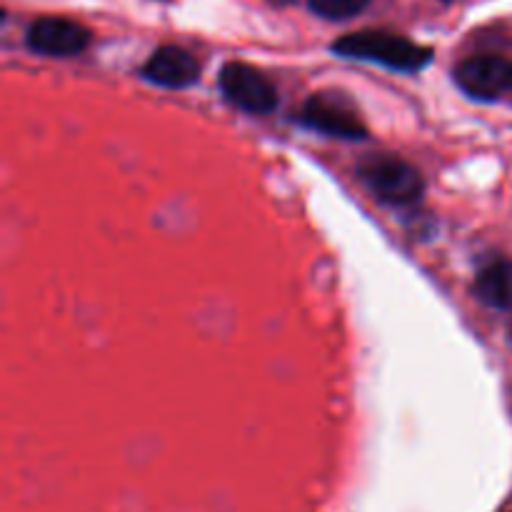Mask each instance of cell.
<instances>
[{
  "label": "cell",
  "mask_w": 512,
  "mask_h": 512,
  "mask_svg": "<svg viewBox=\"0 0 512 512\" xmlns=\"http://www.w3.org/2000/svg\"><path fill=\"white\" fill-rule=\"evenodd\" d=\"M143 78L160 88H188L200 78V63L193 53L178 45H163L143 65Z\"/></svg>",
  "instance_id": "obj_7"
},
{
  "label": "cell",
  "mask_w": 512,
  "mask_h": 512,
  "mask_svg": "<svg viewBox=\"0 0 512 512\" xmlns=\"http://www.w3.org/2000/svg\"><path fill=\"white\" fill-rule=\"evenodd\" d=\"M510 340H512V325H510Z\"/></svg>",
  "instance_id": "obj_10"
},
{
  "label": "cell",
  "mask_w": 512,
  "mask_h": 512,
  "mask_svg": "<svg viewBox=\"0 0 512 512\" xmlns=\"http://www.w3.org/2000/svg\"><path fill=\"white\" fill-rule=\"evenodd\" d=\"M300 120L310 125L313 130H320L325 135L345 140H363L368 135L363 118L358 110L345 100L343 95L335 93H315L305 100Z\"/></svg>",
  "instance_id": "obj_4"
},
{
  "label": "cell",
  "mask_w": 512,
  "mask_h": 512,
  "mask_svg": "<svg viewBox=\"0 0 512 512\" xmlns=\"http://www.w3.org/2000/svg\"><path fill=\"white\" fill-rule=\"evenodd\" d=\"M333 50L338 55L355 60H373L393 70H420L430 63L433 53L425 45L413 43L405 35L385 33V30H363L335 40Z\"/></svg>",
  "instance_id": "obj_1"
},
{
  "label": "cell",
  "mask_w": 512,
  "mask_h": 512,
  "mask_svg": "<svg viewBox=\"0 0 512 512\" xmlns=\"http://www.w3.org/2000/svg\"><path fill=\"white\" fill-rule=\"evenodd\" d=\"M220 90L235 108L253 115L278 108V88L263 70L248 63H225L220 70Z\"/></svg>",
  "instance_id": "obj_3"
},
{
  "label": "cell",
  "mask_w": 512,
  "mask_h": 512,
  "mask_svg": "<svg viewBox=\"0 0 512 512\" xmlns=\"http://www.w3.org/2000/svg\"><path fill=\"white\" fill-rule=\"evenodd\" d=\"M90 30L68 18H40L28 28V48L50 58L80 55L90 45Z\"/></svg>",
  "instance_id": "obj_6"
},
{
  "label": "cell",
  "mask_w": 512,
  "mask_h": 512,
  "mask_svg": "<svg viewBox=\"0 0 512 512\" xmlns=\"http://www.w3.org/2000/svg\"><path fill=\"white\" fill-rule=\"evenodd\" d=\"M475 293L495 310H512V260H493L475 278Z\"/></svg>",
  "instance_id": "obj_8"
},
{
  "label": "cell",
  "mask_w": 512,
  "mask_h": 512,
  "mask_svg": "<svg viewBox=\"0 0 512 512\" xmlns=\"http://www.w3.org/2000/svg\"><path fill=\"white\" fill-rule=\"evenodd\" d=\"M360 178L375 198L390 205H410L423 195L425 180L415 165L393 155H378L360 165Z\"/></svg>",
  "instance_id": "obj_2"
},
{
  "label": "cell",
  "mask_w": 512,
  "mask_h": 512,
  "mask_svg": "<svg viewBox=\"0 0 512 512\" xmlns=\"http://www.w3.org/2000/svg\"><path fill=\"white\" fill-rule=\"evenodd\" d=\"M455 80L475 100H495L512 88V63L500 55H473L455 68Z\"/></svg>",
  "instance_id": "obj_5"
},
{
  "label": "cell",
  "mask_w": 512,
  "mask_h": 512,
  "mask_svg": "<svg viewBox=\"0 0 512 512\" xmlns=\"http://www.w3.org/2000/svg\"><path fill=\"white\" fill-rule=\"evenodd\" d=\"M445 3H453V0H445Z\"/></svg>",
  "instance_id": "obj_11"
},
{
  "label": "cell",
  "mask_w": 512,
  "mask_h": 512,
  "mask_svg": "<svg viewBox=\"0 0 512 512\" xmlns=\"http://www.w3.org/2000/svg\"><path fill=\"white\" fill-rule=\"evenodd\" d=\"M370 0H308L310 10L325 20H348L363 13Z\"/></svg>",
  "instance_id": "obj_9"
}]
</instances>
